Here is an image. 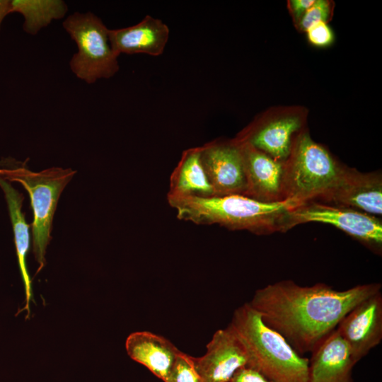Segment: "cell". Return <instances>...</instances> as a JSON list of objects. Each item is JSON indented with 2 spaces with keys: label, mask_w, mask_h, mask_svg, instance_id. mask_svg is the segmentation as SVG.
Instances as JSON below:
<instances>
[{
  "label": "cell",
  "mask_w": 382,
  "mask_h": 382,
  "mask_svg": "<svg viewBox=\"0 0 382 382\" xmlns=\"http://www.w3.org/2000/svg\"><path fill=\"white\" fill-rule=\"evenodd\" d=\"M381 291L379 282L336 290L324 283L282 280L257 289L250 306L300 355L311 352L358 303Z\"/></svg>",
  "instance_id": "cell-1"
},
{
  "label": "cell",
  "mask_w": 382,
  "mask_h": 382,
  "mask_svg": "<svg viewBox=\"0 0 382 382\" xmlns=\"http://www.w3.org/2000/svg\"><path fill=\"white\" fill-rule=\"evenodd\" d=\"M177 217L196 224H219L257 235L284 232L286 214L303 204L295 199L262 202L242 195L199 197L167 195Z\"/></svg>",
  "instance_id": "cell-2"
},
{
  "label": "cell",
  "mask_w": 382,
  "mask_h": 382,
  "mask_svg": "<svg viewBox=\"0 0 382 382\" xmlns=\"http://www.w3.org/2000/svg\"><path fill=\"white\" fill-rule=\"evenodd\" d=\"M229 325L245 348V366L257 370L273 382H308L309 359L266 325L249 303L234 311Z\"/></svg>",
  "instance_id": "cell-3"
},
{
  "label": "cell",
  "mask_w": 382,
  "mask_h": 382,
  "mask_svg": "<svg viewBox=\"0 0 382 382\" xmlns=\"http://www.w3.org/2000/svg\"><path fill=\"white\" fill-rule=\"evenodd\" d=\"M75 170L52 167L39 172L28 169L26 162L12 158L0 161V178L20 183L27 190L33 212L32 224L33 251L39 266L45 265L46 248L51 239L53 217L61 193L71 180Z\"/></svg>",
  "instance_id": "cell-4"
},
{
  "label": "cell",
  "mask_w": 382,
  "mask_h": 382,
  "mask_svg": "<svg viewBox=\"0 0 382 382\" xmlns=\"http://www.w3.org/2000/svg\"><path fill=\"white\" fill-rule=\"evenodd\" d=\"M284 166L285 199L303 202L320 201L336 186L346 167L306 131L296 137Z\"/></svg>",
  "instance_id": "cell-5"
},
{
  "label": "cell",
  "mask_w": 382,
  "mask_h": 382,
  "mask_svg": "<svg viewBox=\"0 0 382 382\" xmlns=\"http://www.w3.org/2000/svg\"><path fill=\"white\" fill-rule=\"evenodd\" d=\"M62 26L75 42L78 51L72 56V73L87 83L112 77L119 71L118 56L109 39V30L102 20L91 12H74Z\"/></svg>",
  "instance_id": "cell-6"
},
{
  "label": "cell",
  "mask_w": 382,
  "mask_h": 382,
  "mask_svg": "<svg viewBox=\"0 0 382 382\" xmlns=\"http://www.w3.org/2000/svg\"><path fill=\"white\" fill-rule=\"evenodd\" d=\"M308 222L332 225L354 238L374 253L382 251V221L378 216L342 206L309 201L288 212L284 226L286 232Z\"/></svg>",
  "instance_id": "cell-7"
},
{
  "label": "cell",
  "mask_w": 382,
  "mask_h": 382,
  "mask_svg": "<svg viewBox=\"0 0 382 382\" xmlns=\"http://www.w3.org/2000/svg\"><path fill=\"white\" fill-rule=\"evenodd\" d=\"M336 330L347 343L356 364L381 342V291L354 306L340 321Z\"/></svg>",
  "instance_id": "cell-8"
},
{
  "label": "cell",
  "mask_w": 382,
  "mask_h": 382,
  "mask_svg": "<svg viewBox=\"0 0 382 382\" xmlns=\"http://www.w3.org/2000/svg\"><path fill=\"white\" fill-rule=\"evenodd\" d=\"M202 161L214 196L245 195L247 183L240 143L213 141L201 146Z\"/></svg>",
  "instance_id": "cell-9"
},
{
  "label": "cell",
  "mask_w": 382,
  "mask_h": 382,
  "mask_svg": "<svg viewBox=\"0 0 382 382\" xmlns=\"http://www.w3.org/2000/svg\"><path fill=\"white\" fill-rule=\"evenodd\" d=\"M191 359L201 382H229L248 363L245 348L230 325L214 332L203 356Z\"/></svg>",
  "instance_id": "cell-10"
},
{
  "label": "cell",
  "mask_w": 382,
  "mask_h": 382,
  "mask_svg": "<svg viewBox=\"0 0 382 382\" xmlns=\"http://www.w3.org/2000/svg\"><path fill=\"white\" fill-rule=\"evenodd\" d=\"M241 144L247 188L245 196L262 202L286 200L284 162L279 161L250 144L236 139Z\"/></svg>",
  "instance_id": "cell-11"
},
{
  "label": "cell",
  "mask_w": 382,
  "mask_h": 382,
  "mask_svg": "<svg viewBox=\"0 0 382 382\" xmlns=\"http://www.w3.org/2000/svg\"><path fill=\"white\" fill-rule=\"evenodd\" d=\"M378 216L382 214L381 173H361L345 167L336 186L320 201Z\"/></svg>",
  "instance_id": "cell-12"
},
{
  "label": "cell",
  "mask_w": 382,
  "mask_h": 382,
  "mask_svg": "<svg viewBox=\"0 0 382 382\" xmlns=\"http://www.w3.org/2000/svg\"><path fill=\"white\" fill-rule=\"evenodd\" d=\"M308 382H353L349 347L336 329L311 352Z\"/></svg>",
  "instance_id": "cell-13"
},
{
  "label": "cell",
  "mask_w": 382,
  "mask_h": 382,
  "mask_svg": "<svg viewBox=\"0 0 382 382\" xmlns=\"http://www.w3.org/2000/svg\"><path fill=\"white\" fill-rule=\"evenodd\" d=\"M169 34L166 23L148 15L134 25L109 30V39L117 56L146 54L156 57L163 54Z\"/></svg>",
  "instance_id": "cell-14"
},
{
  "label": "cell",
  "mask_w": 382,
  "mask_h": 382,
  "mask_svg": "<svg viewBox=\"0 0 382 382\" xmlns=\"http://www.w3.org/2000/svg\"><path fill=\"white\" fill-rule=\"evenodd\" d=\"M302 125L299 116L281 117L250 128L236 139L250 144L275 160L285 162Z\"/></svg>",
  "instance_id": "cell-15"
},
{
  "label": "cell",
  "mask_w": 382,
  "mask_h": 382,
  "mask_svg": "<svg viewBox=\"0 0 382 382\" xmlns=\"http://www.w3.org/2000/svg\"><path fill=\"white\" fill-rule=\"evenodd\" d=\"M131 359L166 382L180 351L167 339L147 331L130 334L125 342Z\"/></svg>",
  "instance_id": "cell-16"
},
{
  "label": "cell",
  "mask_w": 382,
  "mask_h": 382,
  "mask_svg": "<svg viewBox=\"0 0 382 382\" xmlns=\"http://www.w3.org/2000/svg\"><path fill=\"white\" fill-rule=\"evenodd\" d=\"M2 189L7 203L9 216L13 227L14 243L18 257L21 275L25 288V305L21 310L26 311V318L30 316V302L33 300L32 280L28 272L26 257L30 249V226L27 224L25 214L22 212L23 195L11 184L0 178Z\"/></svg>",
  "instance_id": "cell-17"
},
{
  "label": "cell",
  "mask_w": 382,
  "mask_h": 382,
  "mask_svg": "<svg viewBox=\"0 0 382 382\" xmlns=\"http://www.w3.org/2000/svg\"><path fill=\"white\" fill-rule=\"evenodd\" d=\"M201 151L199 146L183 152L170 175L168 195L199 197L214 195L202 163Z\"/></svg>",
  "instance_id": "cell-18"
},
{
  "label": "cell",
  "mask_w": 382,
  "mask_h": 382,
  "mask_svg": "<svg viewBox=\"0 0 382 382\" xmlns=\"http://www.w3.org/2000/svg\"><path fill=\"white\" fill-rule=\"evenodd\" d=\"M68 11L62 0H10V13L23 17V28L30 35H36L53 21L63 18Z\"/></svg>",
  "instance_id": "cell-19"
},
{
  "label": "cell",
  "mask_w": 382,
  "mask_h": 382,
  "mask_svg": "<svg viewBox=\"0 0 382 382\" xmlns=\"http://www.w3.org/2000/svg\"><path fill=\"white\" fill-rule=\"evenodd\" d=\"M166 382H201L191 356L180 352Z\"/></svg>",
  "instance_id": "cell-20"
},
{
  "label": "cell",
  "mask_w": 382,
  "mask_h": 382,
  "mask_svg": "<svg viewBox=\"0 0 382 382\" xmlns=\"http://www.w3.org/2000/svg\"><path fill=\"white\" fill-rule=\"evenodd\" d=\"M331 15V5L326 0H316L313 4L297 21V25L302 31H306L313 25L327 23Z\"/></svg>",
  "instance_id": "cell-21"
},
{
  "label": "cell",
  "mask_w": 382,
  "mask_h": 382,
  "mask_svg": "<svg viewBox=\"0 0 382 382\" xmlns=\"http://www.w3.org/2000/svg\"><path fill=\"white\" fill-rule=\"evenodd\" d=\"M306 32L309 42L318 47H327L334 40L333 32L327 23H316Z\"/></svg>",
  "instance_id": "cell-22"
},
{
  "label": "cell",
  "mask_w": 382,
  "mask_h": 382,
  "mask_svg": "<svg viewBox=\"0 0 382 382\" xmlns=\"http://www.w3.org/2000/svg\"><path fill=\"white\" fill-rule=\"evenodd\" d=\"M229 382H273L257 370L249 366L239 369Z\"/></svg>",
  "instance_id": "cell-23"
},
{
  "label": "cell",
  "mask_w": 382,
  "mask_h": 382,
  "mask_svg": "<svg viewBox=\"0 0 382 382\" xmlns=\"http://www.w3.org/2000/svg\"><path fill=\"white\" fill-rule=\"evenodd\" d=\"M316 0H291L289 1V9L294 18L297 22L306 11L313 4Z\"/></svg>",
  "instance_id": "cell-24"
},
{
  "label": "cell",
  "mask_w": 382,
  "mask_h": 382,
  "mask_svg": "<svg viewBox=\"0 0 382 382\" xmlns=\"http://www.w3.org/2000/svg\"><path fill=\"white\" fill-rule=\"evenodd\" d=\"M10 14V0H0V27L4 18Z\"/></svg>",
  "instance_id": "cell-25"
}]
</instances>
